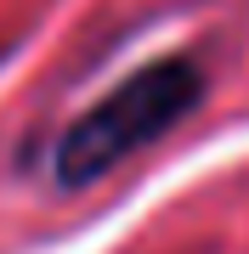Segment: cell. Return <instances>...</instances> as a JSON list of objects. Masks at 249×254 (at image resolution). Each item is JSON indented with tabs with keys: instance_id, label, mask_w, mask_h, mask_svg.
Segmentation results:
<instances>
[{
	"instance_id": "obj_1",
	"label": "cell",
	"mask_w": 249,
	"mask_h": 254,
	"mask_svg": "<svg viewBox=\"0 0 249 254\" xmlns=\"http://www.w3.org/2000/svg\"><path fill=\"white\" fill-rule=\"evenodd\" d=\"M204 96V73L193 57H159L142 73H130L119 91H108L96 108H85L74 125L63 130L51 153V175L63 187H91L113 170L119 158L142 153L159 141L175 119H187Z\"/></svg>"
}]
</instances>
